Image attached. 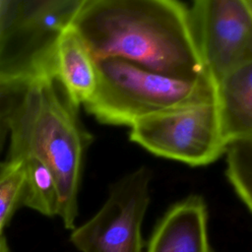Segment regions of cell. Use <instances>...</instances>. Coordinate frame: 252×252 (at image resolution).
<instances>
[{
	"label": "cell",
	"mask_w": 252,
	"mask_h": 252,
	"mask_svg": "<svg viewBox=\"0 0 252 252\" xmlns=\"http://www.w3.org/2000/svg\"><path fill=\"white\" fill-rule=\"evenodd\" d=\"M226 176L252 213V139L232 143L226 148Z\"/></svg>",
	"instance_id": "cell-12"
},
{
	"label": "cell",
	"mask_w": 252,
	"mask_h": 252,
	"mask_svg": "<svg viewBox=\"0 0 252 252\" xmlns=\"http://www.w3.org/2000/svg\"><path fill=\"white\" fill-rule=\"evenodd\" d=\"M14 82H15V78L0 75V95H3L4 94H6V92L14 84Z\"/></svg>",
	"instance_id": "cell-15"
},
{
	"label": "cell",
	"mask_w": 252,
	"mask_h": 252,
	"mask_svg": "<svg viewBox=\"0 0 252 252\" xmlns=\"http://www.w3.org/2000/svg\"><path fill=\"white\" fill-rule=\"evenodd\" d=\"M0 252H11L3 232H0Z\"/></svg>",
	"instance_id": "cell-17"
},
{
	"label": "cell",
	"mask_w": 252,
	"mask_h": 252,
	"mask_svg": "<svg viewBox=\"0 0 252 252\" xmlns=\"http://www.w3.org/2000/svg\"><path fill=\"white\" fill-rule=\"evenodd\" d=\"M25 182V160L7 158L0 166V232H3L18 205H21Z\"/></svg>",
	"instance_id": "cell-13"
},
{
	"label": "cell",
	"mask_w": 252,
	"mask_h": 252,
	"mask_svg": "<svg viewBox=\"0 0 252 252\" xmlns=\"http://www.w3.org/2000/svg\"><path fill=\"white\" fill-rule=\"evenodd\" d=\"M146 252H214L204 199L192 195L170 207L157 223Z\"/></svg>",
	"instance_id": "cell-9"
},
{
	"label": "cell",
	"mask_w": 252,
	"mask_h": 252,
	"mask_svg": "<svg viewBox=\"0 0 252 252\" xmlns=\"http://www.w3.org/2000/svg\"><path fill=\"white\" fill-rule=\"evenodd\" d=\"M12 89L5 109L10 132L8 158H34L53 175L58 191L57 216L73 230L84 154L90 142L77 110L49 73L31 69Z\"/></svg>",
	"instance_id": "cell-2"
},
{
	"label": "cell",
	"mask_w": 252,
	"mask_h": 252,
	"mask_svg": "<svg viewBox=\"0 0 252 252\" xmlns=\"http://www.w3.org/2000/svg\"><path fill=\"white\" fill-rule=\"evenodd\" d=\"M26 163V182L21 205L43 216L58 213V191L50 170L34 158H23Z\"/></svg>",
	"instance_id": "cell-11"
},
{
	"label": "cell",
	"mask_w": 252,
	"mask_h": 252,
	"mask_svg": "<svg viewBox=\"0 0 252 252\" xmlns=\"http://www.w3.org/2000/svg\"><path fill=\"white\" fill-rule=\"evenodd\" d=\"M82 2L83 0H10L3 42L14 36L23 39L30 52L28 65L33 57L46 51L61 32L73 24Z\"/></svg>",
	"instance_id": "cell-8"
},
{
	"label": "cell",
	"mask_w": 252,
	"mask_h": 252,
	"mask_svg": "<svg viewBox=\"0 0 252 252\" xmlns=\"http://www.w3.org/2000/svg\"><path fill=\"white\" fill-rule=\"evenodd\" d=\"M247 2H248V5H249V7H250V10H251V12H252V0H247Z\"/></svg>",
	"instance_id": "cell-18"
},
{
	"label": "cell",
	"mask_w": 252,
	"mask_h": 252,
	"mask_svg": "<svg viewBox=\"0 0 252 252\" xmlns=\"http://www.w3.org/2000/svg\"><path fill=\"white\" fill-rule=\"evenodd\" d=\"M151 179V171L140 167L114 183L98 212L72 230V244L80 252H143Z\"/></svg>",
	"instance_id": "cell-5"
},
{
	"label": "cell",
	"mask_w": 252,
	"mask_h": 252,
	"mask_svg": "<svg viewBox=\"0 0 252 252\" xmlns=\"http://www.w3.org/2000/svg\"><path fill=\"white\" fill-rule=\"evenodd\" d=\"M188 10L202 63L215 86L252 62V12L247 0H198Z\"/></svg>",
	"instance_id": "cell-6"
},
{
	"label": "cell",
	"mask_w": 252,
	"mask_h": 252,
	"mask_svg": "<svg viewBox=\"0 0 252 252\" xmlns=\"http://www.w3.org/2000/svg\"><path fill=\"white\" fill-rule=\"evenodd\" d=\"M129 138L152 154L193 166L214 162L227 148L215 99L143 119L131 126Z\"/></svg>",
	"instance_id": "cell-4"
},
{
	"label": "cell",
	"mask_w": 252,
	"mask_h": 252,
	"mask_svg": "<svg viewBox=\"0 0 252 252\" xmlns=\"http://www.w3.org/2000/svg\"><path fill=\"white\" fill-rule=\"evenodd\" d=\"M9 5H10V0H0V56H1L4 29H5L7 13L9 10Z\"/></svg>",
	"instance_id": "cell-14"
},
{
	"label": "cell",
	"mask_w": 252,
	"mask_h": 252,
	"mask_svg": "<svg viewBox=\"0 0 252 252\" xmlns=\"http://www.w3.org/2000/svg\"><path fill=\"white\" fill-rule=\"evenodd\" d=\"M215 100L225 145L252 139V62L216 84Z\"/></svg>",
	"instance_id": "cell-10"
},
{
	"label": "cell",
	"mask_w": 252,
	"mask_h": 252,
	"mask_svg": "<svg viewBox=\"0 0 252 252\" xmlns=\"http://www.w3.org/2000/svg\"><path fill=\"white\" fill-rule=\"evenodd\" d=\"M4 126H6V123H5V110H2L0 108V146H1L2 141H3Z\"/></svg>",
	"instance_id": "cell-16"
},
{
	"label": "cell",
	"mask_w": 252,
	"mask_h": 252,
	"mask_svg": "<svg viewBox=\"0 0 252 252\" xmlns=\"http://www.w3.org/2000/svg\"><path fill=\"white\" fill-rule=\"evenodd\" d=\"M95 62L96 89L84 106L103 124L131 127L158 114L215 99L216 86L209 77L176 78L120 58Z\"/></svg>",
	"instance_id": "cell-3"
},
{
	"label": "cell",
	"mask_w": 252,
	"mask_h": 252,
	"mask_svg": "<svg viewBox=\"0 0 252 252\" xmlns=\"http://www.w3.org/2000/svg\"><path fill=\"white\" fill-rule=\"evenodd\" d=\"M72 25L95 60L120 58L181 79L208 77L181 2L83 0Z\"/></svg>",
	"instance_id": "cell-1"
},
{
	"label": "cell",
	"mask_w": 252,
	"mask_h": 252,
	"mask_svg": "<svg viewBox=\"0 0 252 252\" xmlns=\"http://www.w3.org/2000/svg\"><path fill=\"white\" fill-rule=\"evenodd\" d=\"M28 68L42 69L54 77L76 109L84 105L96 89L95 59L73 25L65 29L46 51L32 58Z\"/></svg>",
	"instance_id": "cell-7"
}]
</instances>
